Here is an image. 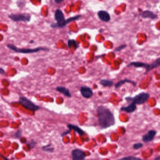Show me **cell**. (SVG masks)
I'll return each mask as SVG.
<instances>
[{"instance_id": "d4e9b609", "label": "cell", "mask_w": 160, "mask_h": 160, "mask_svg": "<svg viewBox=\"0 0 160 160\" xmlns=\"http://www.w3.org/2000/svg\"><path fill=\"white\" fill-rule=\"evenodd\" d=\"M0 74L1 75H4L5 74V71L2 68H0Z\"/></svg>"}, {"instance_id": "cb8c5ba5", "label": "cell", "mask_w": 160, "mask_h": 160, "mask_svg": "<svg viewBox=\"0 0 160 160\" xmlns=\"http://www.w3.org/2000/svg\"><path fill=\"white\" fill-rule=\"evenodd\" d=\"M21 135H22V132L20 130H18L17 132H16V133L15 134V137H16V138H20L21 137Z\"/></svg>"}, {"instance_id": "5bb4252c", "label": "cell", "mask_w": 160, "mask_h": 160, "mask_svg": "<svg viewBox=\"0 0 160 160\" xmlns=\"http://www.w3.org/2000/svg\"><path fill=\"white\" fill-rule=\"evenodd\" d=\"M56 91L62 93V94L66 96V97L71 98L72 97V94L70 90L67 88L62 86H58L56 88Z\"/></svg>"}, {"instance_id": "603a6c76", "label": "cell", "mask_w": 160, "mask_h": 160, "mask_svg": "<svg viewBox=\"0 0 160 160\" xmlns=\"http://www.w3.org/2000/svg\"><path fill=\"white\" fill-rule=\"evenodd\" d=\"M36 145V142L33 140H31L28 143V145L31 148H33L35 147V145Z\"/></svg>"}, {"instance_id": "44dd1931", "label": "cell", "mask_w": 160, "mask_h": 160, "mask_svg": "<svg viewBox=\"0 0 160 160\" xmlns=\"http://www.w3.org/2000/svg\"><path fill=\"white\" fill-rule=\"evenodd\" d=\"M126 47H127L126 45H122L118 47V48H116V49H115L114 51L116 52H120V51L122 50V49L125 48Z\"/></svg>"}, {"instance_id": "30bf717a", "label": "cell", "mask_w": 160, "mask_h": 160, "mask_svg": "<svg viewBox=\"0 0 160 160\" xmlns=\"http://www.w3.org/2000/svg\"><path fill=\"white\" fill-rule=\"evenodd\" d=\"M160 66V58L156 59L151 64H147L146 68V72L145 74L148 73L150 71L153 70Z\"/></svg>"}, {"instance_id": "8fae6325", "label": "cell", "mask_w": 160, "mask_h": 160, "mask_svg": "<svg viewBox=\"0 0 160 160\" xmlns=\"http://www.w3.org/2000/svg\"><path fill=\"white\" fill-rule=\"evenodd\" d=\"M141 17L143 18H150L152 19H156L158 18V15L153 13L152 11L149 10L143 11L141 14Z\"/></svg>"}, {"instance_id": "e0dca14e", "label": "cell", "mask_w": 160, "mask_h": 160, "mask_svg": "<svg viewBox=\"0 0 160 160\" xmlns=\"http://www.w3.org/2000/svg\"><path fill=\"white\" fill-rule=\"evenodd\" d=\"M100 84L103 87L106 88V87H112L114 84V82L112 80H109V79H102L100 80Z\"/></svg>"}, {"instance_id": "3957f363", "label": "cell", "mask_w": 160, "mask_h": 160, "mask_svg": "<svg viewBox=\"0 0 160 160\" xmlns=\"http://www.w3.org/2000/svg\"><path fill=\"white\" fill-rule=\"evenodd\" d=\"M7 47L14 52L21 54H28L32 53H37L41 51H49V49L46 48L40 47L34 48H18L14 45L12 44H8L7 45Z\"/></svg>"}, {"instance_id": "d6986e66", "label": "cell", "mask_w": 160, "mask_h": 160, "mask_svg": "<svg viewBox=\"0 0 160 160\" xmlns=\"http://www.w3.org/2000/svg\"><path fill=\"white\" fill-rule=\"evenodd\" d=\"M43 150L46 152H52L54 150V148L52 147L50 144H48L46 146H44L42 147Z\"/></svg>"}, {"instance_id": "9c48e42d", "label": "cell", "mask_w": 160, "mask_h": 160, "mask_svg": "<svg viewBox=\"0 0 160 160\" xmlns=\"http://www.w3.org/2000/svg\"><path fill=\"white\" fill-rule=\"evenodd\" d=\"M97 15L100 20H102L103 22H107L110 21L111 19L110 15L107 12L103 10H101L99 11L97 13Z\"/></svg>"}, {"instance_id": "7a4b0ae2", "label": "cell", "mask_w": 160, "mask_h": 160, "mask_svg": "<svg viewBox=\"0 0 160 160\" xmlns=\"http://www.w3.org/2000/svg\"><path fill=\"white\" fill-rule=\"evenodd\" d=\"M82 17L81 15H78L76 16L69 18L67 19H65L64 14L61 9H58L56 10L54 15L55 20L57 23H53L50 25V27L52 28H63L65 27L67 24L73 21L78 20Z\"/></svg>"}, {"instance_id": "7c38bea8", "label": "cell", "mask_w": 160, "mask_h": 160, "mask_svg": "<svg viewBox=\"0 0 160 160\" xmlns=\"http://www.w3.org/2000/svg\"><path fill=\"white\" fill-rule=\"evenodd\" d=\"M156 132L153 130H150L147 134L144 135L142 137V140L144 142H148L152 141L156 135Z\"/></svg>"}, {"instance_id": "9a60e30c", "label": "cell", "mask_w": 160, "mask_h": 160, "mask_svg": "<svg viewBox=\"0 0 160 160\" xmlns=\"http://www.w3.org/2000/svg\"><path fill=\"white\" fill-rule=\"evenodd\" d=\"M126 83H131L132 85H133L134 86H136V83L134 82V81L125 78V79H123V80H120V81L118 82V83H116L115 85V88H119L122 86V85H124V84Z\"/></svg>"}, {"instance_id": "484cf974", "label": "cell", "mask_w": 160, "mask_h": 160, "mask_svg": "<svg viewBox=\"0 0 160 160\" xmlns=\"http://www.w3.org/2000/svg\"><path fill=\"white\" fill-rule=\"evenodd\" d=\"M63 1H64V0H55V2L57 3H60L63 2Z\"/></svg>"}, {"instance_id": "52a82bcc", "label": "cell", "mask_w": 160, "mask_h": 160, "mask_svg": "<svg viewBox=\"0 0 160 160\" xmlns=\"http://www.w3.org/2000/svg\"><path fill=\"white\" fill-rule=\"evenodd\" d=\"M72 154V160H84L86 157L85 152L78 149L73 150Z\"/></svg>"}, {"instance_id": "277c9868", "label": "cell", "mask_w": 160, "mask_h": 160, "mask_svg": "<svg viewBox=\"0 0 160 160\" xmlns=\"http://www.w3.org/2000/svg\"><path fill=\"white\" fill-rule=\"evenodd\" d=\"M149 93L147 92H141L133 97H126L125 98L127 101H131L133 102L136 104H143L148 101L150 98Z\"/></svg>"}, {"instance_id": "4316f807", "label": "cell", "mask_w": 160, "mask_h": 160, "mask_svg": "<svg viewBox=\"0 0 160 160\" xmlns=\"http://www.w3.org/2000/svg\"><path fill=\"white\" fill-rule=\"evenodd\" d=\"M155 160H160V156H158L157 158H155Z\"/></svg>"}, {"instance_id": "ac0fdd59", "label": "cell", "mask_w": 160, "mask_h": 160, "mask_svg": "<svg viewBox=\"0 0 160 160\" xmlns=\"http://www.w3.org/2000/svg\"><path fill=\"white\" fill-rule=\"evenodd\" d=\"M67 45H68V47L69 48L73 47L76 50L79 47L78 44L77 42L75 40H73V39H70V40H68V42H67Z\"/></svg>"}, {"instance_id": "2e32d148", "label": "cell", "mask_w": 160, "mask_h": 160, "mask_svg": "<svg viewBox=\"0 0 160 160\" xmlns=\"http://www.w3.org/2000/svg\"><path fill=\"white\" fill-rule=\"evenodd\" d=\"M67 127L69 128L70 130H73L75 131L80 136L83 135L85 133V132L78 126L77 125H73L72 124H68L67 125Z\"/></svg>"}, {"instance_id": "ffe728a7", "label": "cell", "mask_w": 160, "mask_h": 160, "mask_svg": "<svg viewBox=\"0 0 160 160\" xmlns=\"http://www.w3.org/2000/svg\"><path fill=\"white\" fill-rule=\"evenodd\" d=\"M118 160H143L138 157H134V156H128V157H123L121 159Z\"/></svg>"}, {"instance_id": "4fadbf2b", "label": "cell", "mask_w": 160, "mask_h": 160, "mask_svg": "<svg viewBox=\"0 0 160 160\" xmlns=\"http://www.w3.org/2000/svg\"><path fill=\"white\" fill-rule=\"evenodd\" d=\"M136 104L133 102H132L131 103L128 105L127 106L122 107L120 108V110L121 111H125L127 113H132V112H134L136 109Z\"/></svg>"}, {"instance_id": "8992f818", "label": "cell", "mask_w": 160, "mask_h": 160, "mask_svg": "<svg viewBox=\"0 0 160 160\" xmlns=\"http://www.w3.org/2000/svg\"><path fill=\"white\" fill-rule=\"evenodd\" d=\"M8 17L14 22H29L30 21L31 15L29 13H12Z\"/></svg>"}, {"instance_id": "83f0119b", "label": "cell", "mask_w": 160, "mask_h": 160, "mask_svg": "<svg viewBox=\"0 0 160 160\" xmlns=\"http://www.w3.org/2000/svg\"><path fill=\"white\" fill-rule=\"evenodd\" d=\"M34 42L33 41H31L30 42V43H34Z\"/></svg>"}, {"instance_id": "5b68a950", "label": "cell", "mask_w": 160, "mask_h": 160, "mask_svg": "<svg viewBox=\"0 0 160 160\" xmlns=\"http://www.w3.org/2000/svg\"><path fill=\"white\" fill-rule=\"evenodd\" d=\"M19 103L28 110L35 111L40 109V107L35 104L31 101L25 96H20L19 98Z\"/></svg>"}, {"instance_id": "6da1fadb", "label": "cell", "mask_w": 160, "mask_h": 160, "mask_svg": "<svg viewBox=\"0 0 160 160\" xmlns=\"http://www.w3.org/2000/svg\"><path fill=\"white\" fill-rule=\"evenodd\" d=\"M97 112L99 124L102 129H106L115 124V118L109 108L100 106L97 108Z\"/></svg>"}, {"instance_id": "7402d4cb", "label": "cell", "mask_w": 160, "mask_h": 160, "mask_svg": "<svg viewBox=\"0 0 160 160\" xmlns=\"http://www.w3.org/2000/svg\"><path fill=\"white\" fill-rule=\"evenodd\" d=\"M133 147L135 149H138L143 147V144L141 143H136V144H134Z\"/></svg>"}, {"instance_id": "ba28073f", "label": "cell", "mask_w": 160, "mask_h": 160, "mask_svg": "<svg viewBox=\"0 0 160 160\" xmlns=\"http://www.w3.org/2000/svg\"><path fill=\"white\" fill-rule=\"evenodd\" d=\"M80 92L82 96L87 99L90 98L93 94L92 89L87 86H82L80 88Z\"/></svg>"}]
</instances>
